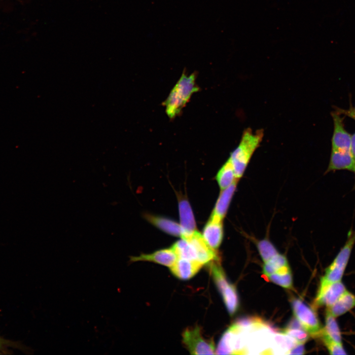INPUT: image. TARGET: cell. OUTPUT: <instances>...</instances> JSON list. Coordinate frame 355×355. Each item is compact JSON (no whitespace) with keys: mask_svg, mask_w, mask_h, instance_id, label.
I'll return each mask as SVG.
<instances>
[{"mask_svg":"<svg viewBox=\"0 0 355 355\" xmlns=\"http://www.w3.org/2000/svg\"><path fill=\"white\" fill-rule=\"evenodd\" d=\"M263 136L262 130L253 131L247 128L244 131L239 144L228 158L238 180L243 176L254 152L260 146Z\"/></svg>","mask_w":355,"mask_h":355,"instance_id":"1","label":"cell"},{"mask_svg":"<svg viewBox=\"0 0 355 355\" xmlns=\"http://www.w3.org/2000/svg\"><path fill=\"white\" fill-rule=\"evenodd\" d=\"M198 90L195 75L192 74L187 76L183 74L164 103L166 112L169 118H173L177 115L191 95Z\"/></svg>","mask_w":355,"mask_h":355,"instance_id":"2","label":"cell"},{"mask_svg":"<svg viewBox=\"0 0 355 355\" xmlns=\"http://www.w3.org/2000/svg\"><path fill=\"white\" fill-rule=\"evenodd\" d=\"M355 244V230H351L347 240L331 264L326 268L320 282L329 283L342 281Z\"/></svg>","mask_w":355,"mask_h":355,"instance_id":"3","label":"cell"},{"mask_svg":"<svg viewBox=\"0 0 355 355\" xmlns=\"http://www.w3.org/2000/svg\"><path fill=\"white\" fill-rule=\"evenodd\" d=\"M210 264L213 281L222 295L229 315L233 316L237 312L239 305L236 287L228 283L224 272L218 261H213Z\"/></svg>","mask_w":355,"mask_h":355,"instance_id":"4","label":"cell"},{"mask_svg":"<svg viewBox=\"0 0 355 355\" xmlns=\"http://www.w3.org/2000/svg\"><path fill=\"white\" fill-rule=\"evenodd\" d=\"M244 330L235 323L222 334L215 350L217 355L247 354Z\"/></svg>","mask_w":355,"mask_h":355,"instance_id":"5","label":"cell"},{"mask_svg":"<svg viewBox=\"0 0 355 355\" xmlns=\"http://www.w3.org/2000/svg\"><path fill=\"white\" fill-rule=\"evenodd\" d=\"M293 314L304 329L313 337H320L322 327L316 313L301 299L291 301Z\"/></svg>","mask_w":355,"mask_h":355,"instance_id":"6","label":"cell"},{"mask_svg":"<svg viewBox=\"0 0 355 355\" xmlns=\"http://www.w3.org/2000/svg\"><path fill=\"white\" fill-rule=\"evenodd\" d=\"M182 342L191 354H215L213 342L203 337L198 326L186 328L182 333Z\"/></svg>","mask_w":355,"mask_h":355,"instance_id":"7","label":"cell"},{"mask_svg":"<svg viewBox=\"0 0 355 355\" xmlns=\"http://www.w3.org/2000/svg\"><path fill=\"white\" fill-rule=\"evenodd\" d=\"M347 290L342 281L326 284L320 283L314 304L317 307L329 308Z\"/></svg>","mask_w":355,"mask_h":355,"instance_id":"8","label":"cell"},{"mask_svg":"<svg viewBox=\"0 0 355 355\" xmlns=\"http://www.w3.org/2000/svg\"><path fill=\"white\" fill-rule=\"evenodd\" d=\"M184 239L187 240L192 247L197 261L203 265L219 260L216 250L208 245L202 235L197 230L190 237Z\"/></svg>","mask_w":355,"mask_h":355,"instance_id":"9","label":"cell"},{"mask_svg":"<svg viewBox=\"0 0 355 355\" xmlns=\"http://www.w3.org/2000/svg\"><path fill=\"white\" fill-rule=\"evenodd\" d=\"M202 236L211 248L215 250L218 248L223 238L222 219L211 215L203 229Z\"/></svg>","mask_w":355,"mask_h":355,"instance_id":"10","label":"cell"},{"mask_svg":"<svg viewBox=\"0 0 355 355\" xmlns=\"http://www.w3.org/2000/svg\"><path fill=\"white\" fill-rule=\"evenodd\" d=\"M334 129L332 138V149L350 150L351 136L345 129L343 118L336 112H332Z\"/></svg>","mask_w":355,"mask_h":355,"instance_id":"11","label":"cell"},{"mask_svg":"<svg viewBox=\"0 0 355 355\" xmlns=\"http://www.w3.org/2000/svg\"><path fill=\"white\" fill-rule=\"evenodd\" d=\"M178 258V256L171 248L160 249L150 254H141L139 256H131L129 261L132 263L140 261H147L170 268L175 264Z\"/></svg>","mask_w":355,"mask_h":355,"instance_id":"12","label":"cell"},{"mask_svg":"<svg viewBox=\"0 0 355 355\" xmlns=\"http://www.w3.org/2000/svg\"><path fill=\"white\" fill-rule=\"evenodd\" d=\"M179 218L182 239L190 237L196 230L195 220L190 205L187 200L181 199L178 202Z\"/></svg>","mask_w":355,"mask_h":355,"instance_id":"13","label":"cell"},{"mask_svg":"<svg viewBox=\"0 0 355 355\" xmlns=\"http://www.w3.org/2000/svg\"><path fill=\"white\" fill-rule=\"evenodd\" d=\"M348 170L354 173L355 164L350 150L331 149L329 165L326 172Z\"/></svg>","mask_w":355,"mask_h":355,"instance_id":"14","label":"cell"},{"mask_svg":"<svg viewBox=\"0 0 355 355\" xmlns=\"http://www.w3.org/2000/svg\"><path fill=\"white\" fill-rule=\"evenodd\" d=\"M203 265L197 261L178 258L170 268L175 276L179 279L186 280L196 275Z\"/></svg>","mask_w":355,"mask_h":355,"instance_id":"15","label":"cell"},{"mask_svg":"<svg viewBox=\"0 0 355 355\" xmlns=\"http://www.w3.org/2000/svg\"><path fill=\"white\" fill-rule=\"evenodd\" d=\"M238 181L236 180L227 188L221 190L212 213V215L217 216L222 220L224 218L235 192Z\"/></svg>","mask_w":355,"mask_h":355,"instance_id":"16","label":"cell"},{"mask_svg":"<svg viewBox=\"0 0 355 355\" xmlns=\"http://www.w3.org/2000/svg\"><path fill=\"white\" fill-rule=\"evenodd\" d=\"M355 308V295L348 289L327 310L336 318Z\"/></svg>","mask_w":355,"mask_h":355,"instance_id":"17","label":"cell"},{"mask_svg":"<svg viewBox=\"0 0 355 355\" xmlns=\"http://www.w3.org/2000/svg\"><path fill=\"white\" fill-rule=\"evenodd\" d=\"M145 218L151 223L170 235L181 237L182 230L180 224L170 219L145 214Z\"/></svg>","mask_w":355,"mask_h":355,"instance_id":"18","label":"cell"},{"mask_svg":"<svg viewBox=\"0 0 355 355\" xmlns=\"http://www.w3.org/2000/svg\"><path fill=\"white\" fill-rule=\"evenodd\" d=\"M321 336L337 342L342 343L341 332L336 318L327 309L325 315V325L322 327L320 337Z\"/></svg>","mask_w":355,"mask_h":355,"instance_id":"19","label":"cell"},{"mask_svg":"<svg viewBox=\"0 0 355 355\" xmlns=\"http://www.w3.org/2000/svg\"><path fill=\"white\" fill-rule=\"evenodd\" d=\"M216 179L221 190L227 188L236 180H238L229 159L218 172Z\"/></svg>","mask_w":355,"mask_h":355,"instance_id":"20","label":"cell"},{"mask_svg":"<svg viewBox=\"0 0 355 355\" xmlns=\"http://www.w3.org/2000/svg\"><path fill=\"white\" fill-rule=\"evenodd\" d=\"M267 277L270 281L283 287L285 288L292 287V275L288 265Z\"/></svg>","mask_w":355,"mask_h":355,"instance_id":"21","label":"cell"},{"mask_svg":"<svg viewBox=\"0 0 355 355\" xmlns=\"http://www.w3.org/2000/svg\"><path fill=\"white\" fill-rule=\"evenodd\" d=\"M178 258L197 261L194 249L186 239H182L177 242L172 247Z\"/></svg>","mask_w":355,"mask_h":355,"instance_id":"22","label":"cell"},{"mask_svg":"<svg viewBox=\"0 0 355 355\" xmlns=\"http://www.w3.org/2000/svg\"><path fill=\"white\" fill-rule=\"evenodd\" d=\"M264 263L263 273L267 277L288 265L285 256L280 253H278Z\"/></svg>","mask_w":355,"mask_h":355,"instance_id":"23","label":"cell"},{"mask_svg":"<svg viewBox=\"0 0 355 355\" xmlns=\"http://www.w3.org/2000/svg\"><path fill=\"white\" fill-rule=\"evenodd\" d=\"M257 248L259 254L265 262L279 253L276 248L268 239H263L257 243Z\"/></svg>","mask_w":355,"mask_h":355,"instance_id":"24","label":"cell"},{"mask_svg":"<svg viewBox=\"0 0 355 355\" xmlns=\"http://www.w3.org/2000/svg\"><path fill=\"white\" fill-rule=\"evenodd\" d=\"M274 343L275 347L279 351H285L286 353L298 343L292 337L280 333L276 334L274 337Z\"/></svg>","mask_w":355,"mask_h":355,"instance_id":"25","label":"cell"},{"mask_svg":"<svg viewBox=\"0 0 355 355\" xmlns=\"http://www.w3.org/2000/svg\"><path fill=\"white\" fill-rule=\"evenodd\" d=\"M320 337L330 354H347L346 351L345 350L342 343L337 342L323 336H321Z\"/></svg>","mask_w":355,"mask_h":355,"instance_id":"26","label":"cell"},{"mask_svg":"<svg viewBox=\"0 0 355 355\" xmlns=\"http://www.w3.org/2000/svg\"><path fill=\"white\" fill-rule=\"evenodd\" d=\"M280 333L292 337L298 344H304L308 341L309 338L307 332L304 329L285 328L282 330Z\"/></svg>","mask_w":355,"mask_h":355,"instance_id":"27","label":"cell"},{"mask_svg":"<svg viewBox=\"0 0 355 355\" xmlns=\"http://www.w3.org/2000/svg\"><path fill=\"white\" fill-rule=\"evenodd\" d=\"M304 354L305 349L303 344H298L289 350L286 355H303Z\"/></svg>","mask_w":355,"mask_h":355,"instance_id":"28","label":"cell"},{"mask_svg":"<svg viewBox=\"0 0 355 355\" xmlns=\"http://www.w3.org/2000/svg\"><path fill=\"white\" fill-rule=\"evenodd\" d=\"M286 328L305 330L300 322L296 318H292L291 320H290Z\"/></svg>","mask_w":355,"mask_h":355,"instance_id":"29","label":"cell"},{"mask_svg":"<svg viewBox=\"0 0 355 355\" xmlns=\"http://www.w3.org/2000/svg\"><path fill=\"white\" fill-rule=\"evenodd\" d=\"M350 152L351 153L354 162L355 171L354 173L355 175V133H354L351 136Z\"/></svg>","mask_w":355,"mask_h":355,"instance_id":"30","label":"cell"},{"mask_svg":"<svg viewBox=\"0 0 355 355\" xmlns=\"http://www.w3.org/2000/svg\"><path fill=\"white\" fill-rule=\"evenodd\" d=\"M5 341L4 339H1L0 337V350L3 347L4 345L6 344Z\"/></svg>","mask_w":355,"mask_h":355,"instance_id":"31","label":"cell"}]
</instances>
